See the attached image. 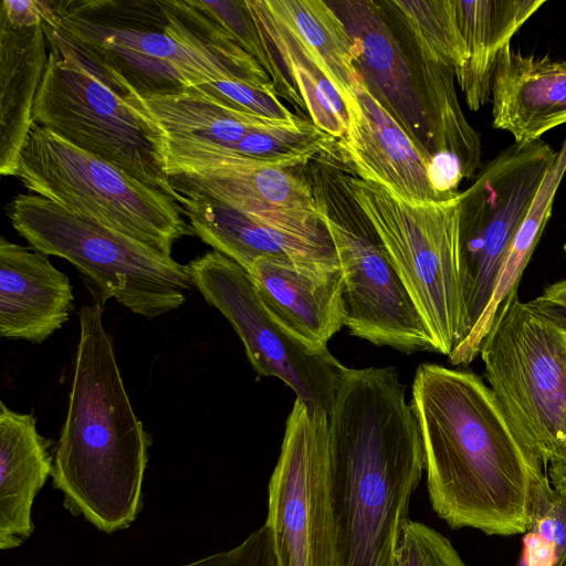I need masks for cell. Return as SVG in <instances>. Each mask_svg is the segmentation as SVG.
<instances>
[{"instance_id":"cell-1","label":"cell","mask_w":566,"mask_h":566,"mask_svg":"<svg viewBox=\"0 0 566 566\" xmlns=\"http://www.w3.org/2000/svg\"><path fill=\"white\" fill-rule=\"evenodd\" d=\"M328 446L337 566H394L424 470L419 424L394 367L346 369Z\"/></svg>"},{"instance_id":"cell-2","label":"cell","mask_w":566,"mask_h":566,"mask_svg":"<svg viewBox=\"0 0 566 566\" xmlns=\"http://www.w3.org/2000/svg\"><path fill=\"white\" fill-rule=\"evenodd\" d=\"M411 407L431 506L452 528L525 533L544 467L521 443L491 388L471 370L421 364Z\"/></svg>"},{"instance_id":"cell-3","label":"cell","mask_w":566,"mask_h":566,"mask_svg":"<svg viewBox=\"0 0 566 566\" xmlns=\"http://www.w3.org/2000/svg\"><path fill=\"white\" fill-rule=\"evenodd\" d=\"M45 34L124 81L140 98L270 75L195 0L41 1Z\"/></svg>"},{"instance_id":"cell-4","label":"cell","mask_w":566,"mask_h":566,"mask_svg":"<svg viewBox=\"0 0 566 566\" xmlns=\"http://www.w3.org/2000/svg\"><path fill=\"white\" fill-rule=\"evenodd\" d=\"M102 303L80 311V338L52 479L64 506L113 533L137 517L149 433L137 418L103 324Z\"/></svg>"},{"instance_id":"cell-5","label":"cell","mask_w":566,"mask_h":566,"mask_svg":"<svg viewBox=\"0 0 566 566\" xmlns=\"http://www.w3.org/2000/svg\"><path fill=\"white\" fill-rule=\"evenodd\" d=\"M49 57L32 120L180 205L166 171V134L124 81L46 35Z\"/></svg>"},{"instance_id":"cell-6","label":"cell","mask_w":566,"mask_h":566,"mask_svg":"<svg viewBox=\"0 0 566 566\" xmlns=\"http://www.w3.org/2000/svg\"><path fill=\"white\" fill-rule=\"evenodd\" d=\"M345 180L376 230L436 353L449 356L471 331L460 242V193L444 201H415L353 172L345 175Z\"/></svg>"},{"instance_id":"cell-7","label":"cell","mask_w":566,"mask_h":566,"mask_svg":"<svg viewBox=\"0 0 566 566\" xmlns=\"http://www.w3.org/2000/svg\"><path fill=\"white\" fill-rule=\"evenodd\" d=\"M8 217L32 249L72 263L103 302L115 298L148 319L179 308L193 287L187 265L171 255L41 196L17 195Z\"/></svg>"},{"instance_id":"cell-8","label":"cell","mask_w":566,"mask_h":566,"mask_svg":"<svg viewBox=\"0 0 566 566\" xmlns=\"http://www.w3.org/2000/svg\"><path fill=\"white\" fill-rule=\"evenodd\" d=\"M34 195L165 254L192 234L180 203L32 123L14 176Z\"/></svg>"},{"instance_id":"cell-9","label":"cell","mask_w":566,"mask_h":566,"mask_svg":"<svg viewBox=\"0 0 566 566\" xmlns=\"http://www.w3.org/2000/svg\"><path fill=\"white\" fill-rule=\"evenodd\" d=\"M480 356L513 431L545 468L566 442V331L516 292L500 306Z\"/></svg>"},{"instance_id":"cell-10","label":"cell","mask_w":566,"mask_h":566,"mask_svg":"<svg viewBox=\"0 0 566 566\" xmlns=\"http://www.w3.org/2000/svg\"><path fill=\"white\" fill-rule=\"evenodd\" d=\"M313 161L308 180L333 240L344 283L345 326L353 336L405 354L436 352L429 332L373 224L352 197L345 175Z\"/></svg>"},{"instance_id":"cell-11","label":"cell","mask_w":566,"mask_h":566,"mask_svg":"<svg viewBox=\"0 0 566 566\" xmlns=\"http://www.w3.org/2000/svg\"><path fill=\"white\" fill-rule=\"evenodd\" d=\"M191 283L242 340L253 369L291 387L308 409H332L345 367L327 348L314 347L283 326L264 305L250 273L218 251L187 264Z\"/></svg>"},{"instance_id":"cell-12","label":"cell","mask_w":566,"mask_h":566,"mask_svg":"<svg viewBox=\"0 0 566 566\" xmlns=\"http://www.w3.org/2000/svg\"><path fill=\"white\" fill-rule=\"evenodd\" d=\"M265 525L277 566H337L328 416L297 398L269 483Z\"/></svg>"},{"instance_id":"cell-13","label":"cell","mask_w":566,"mask_h":566,"mask_svg":"<svg viewBox=\"0 0 566 566\" xmlns=\"http://www.w3.org/2000/svg\"><path fill=\"white\" fill-rule=\"evenodd\" d=\"M557 155L558 150L542 139L514 143L460 192V242L471 331L492 297L511 243Z\"/></svg>"},{"instance_id":"cell-14","label":"cell","mask_w":566,"mask_h":566,"mask_svg":"<svg viewBox=\"0 0 566 566\" xmlns=\"http://www.w3.org/2000/svg\"><path fill=\"white\" fill-rule=\"evenodd\" d=\"M295 169L166 136V171L180 196H205L263 222L328 234L308 178Z\"/></svg>"},{"instance_id":"cell-15","label":"cell","mask_w":566,"mask_h":566,"mask_svg":"<svg viewBox=\"0 0 566 566\" xmlns=\"http://www.w3.org/2000/svg\"><path fill=\"white\" fill-rule=\"evenodd\" d=\"M342 98L347 128L336 150L346 167L403 199L442 201L429 180L430 158L370 93L359 72Z\"/></svg>"},{"instance_id":"cell-16","label":"cell","mask_w":566,"mask_h":566,"mask_svg":"<svg viewBox=\"0 0 566 566\" xmlns=\"http://www.w3.org/2000/svg\"><path fill=\"white\" fill-rule=\"evenodd\" d=\"M356 48V69L377 101L430 159L429 120L402 44L385 19L380 2L328 1Z\"/></svg>"},{"instance_id":"cell-17","label":"cell","mask_w":566,"mask_h":566,"mask_svg":"<svg viewBox=\"0 0 566 566\" xmlns=\"http://www.w3.org/2000/svg\"><path fill=\"white\" fill-rule=\"evenodd\" d=\"M40 0L0 7V172L14 176L49 52Z\"/></svg>"},{"instance_id":"cell-18","label":"cell","mask_w":566,"mask_h":566,"mask_svg":"<svg viewBox=\"0 0 566 566\" xmlns=\"http://www.w3.org/2000/svg\"><path fill=\"white\" fill-rule=\"evenodd\" d=\"M192 234L247 271L261 258L339 268L331 234L263 222L205 196L184 197Z\"/></svg>"},{"instance_id":"cell-19","label":"cell","mask_w":566,"mask_h":566,"mask_svg":"<svg viewBox=\"0 0 566 566\" xmlns=\"http://www.w3.org/2000/svg\"><path fill=\"white\" fill-rule=\"evenodd\" d=\"M248 272L271 314L307 344L327 348L328 340L345 326L340 266L261 258Z\"/></svg>"},{"instance_id":"cell-20","label":"cell","mask_w":566,"mask_h":566,"mask_svg":"<svg viewBox=\"0 0 566 566\" xmlns=\"http://www.w3.org/2000/svg\"><path fill=\"white\" fill-rule=\"evenodd\" d=\"M69 277L46 254L0 240V335L41 344L69 321Z\"/></svg>"},{"instance_id":"cell-21","label":"cell","mask_w":566,"mask_h":566,"mask_svg":"<svg viewBox=\"0 0 566 566\" xmlns=\"http://www.w3.org/2000/svg\"><path fill=\"white\" fill-rule=\"evenodd\" d=\"M492 125L530 143L566 124V61L504 48L491 86Z\"/></svg>"},{"instance_id":"cell-22","label":"cell","mask_w":566,"mask_h":566,"mask_svg":"<svg viewBox=\"0 0 566 566\" xmlns=\"http://www.w3.org/2000/svg\"><path fill=\"white\" fill-rule=\"evenodd\" d=\"M51 441L36 429L32 413L0 401V548H15L33 531L31 507L52 474Z\"/></svg>"},{"instance_id":"cell-23","label":"cell","mask_w":566,"mask_h":566,"mask_svg":"<svg viewBox=\"0 0 566 566\" xmlns=\"http://www.w3.org/2000/svg\"><path fill=\"white\" fill-rule=\"evenodd\" d=\"M465 45V62L455 76L465 103L479 111L491 99L494 69L501 51L545 0H454Z\"/></svg>"},{"instance_id":"cell-24","label":"cell","mask_w":566,"mask_h":566,"mask_svg":"<svg viewBox=\"0 0 566 566\" xmlns=\"http://www.w3.org/2000/svg\"><path fill=\"white\" fill-rule=\"evenodd\" d=\"M245 2L273 64L303 101L311 120L336 140L342 138L347 128L345 105L322 64L271 11L265 0Z\"/></svg>"},{"instance_id":"cell-25","label":"cell","mask_w":566,"mask_h":566,"mask_svg":"<svg viewBox=\"0 0 566 566\" xmlns=\"http://www.w3.org/2000/svg\"><path fill=\"white\" fill-rule=\"evenodd\" d=\"M406 48L427 112L433 155L455 157L465 178L475 177L481 168V142L460 106L454 70L419 54L407 44Z\"/></svg>"},{"instance_id":"cell-26","label":"cell","mask_w":566,"mask_h":566,"mask_svg":"<svg viewBox=\"0 0 566 566\" xmlns=\"http://www.w3.org/2000/svg\"><path fill=\"white\" fill-rule=\"evenodd\" d=\"M144 102L167 137L230 150L251 130L292 122L239 112L216 102L193 86L179 94Z\"/></svg>"},{"instance_id":"cell-27","label":"cell","mask_w":566,"mask_h":566,"mask_svg":"<svg viewBox=\"0 0 566 566\" xmlns=\"http://www.w3.org/2000/svg\"><path fill=\"white\" fill-rule=\"evenodd\" d=\"M566 172V137L546 175L524 221L515 234L496 279L492 297L467 338L448 356L453 366H467L480 354L502 303L516 293L527 265L551 216L554 198Z\"/></svg>"},{"instance_id":"cell-28","label":"cell","mask_w":566,"mask_h":566,"mask_svg":"<svg viewBox=\"0 0 566 566\" xmlns=\"http://www.w3.org/2000/svg\"><path fill=\"white\" fill-rule=\"evenodd\" d=\"M271 11L315 55L343 96L358 76L356 48L345 23L321 0H265Z\"/></svg>"},{"instance_id":"cell-29","label":"cell","mask_w":566,"mask_h":566,"mask_svg":"<svg viewBox=\"0 0 566 566\" xmlns=\"http://www.w3.org/2000/svg\"><path fill=\"white\" fill-rule=\"evenodd\" d=\"M380 4L408 46L458 75L465 62V45L454 0H388Z\"/></svg>"},{"instance_id":"cell-30","label":"cell","mask_w":566,"mask_h":566,"mask_svg":"<svg viewBox=\"0 0 566 566\" xmlns=\"http://www.w3.org/2000/svg\"><path fill=\"white\" fill-rule=\"evenodd\" d=\"M335 147V138L312 120L297 117L292 122L251 130L232 151L285 168H297Z\"/></svg>"},{"instance_id":"cell-31","label":"cell","mask_w":566,"mask_h":566,"mask_svg":"<svg viewBox=\"0 0 566 566\" xmlns=\"http://www.w3.org/2000/svg\"><path fill=\"white\" fill-rule=\"evenodd\" d=\"M523 566H566V496L545 473L532 484Z\"/></svg>"},{"instance_id":"cell-32","label":"cell","mask_w":566,"mask_h":566,"mask_svg":"<svg viewBox=\"0 0 566 566\" xmlns=\"http://www.w3.org/2000/svg\"><path fill=\"white\" fill-rule=\"evenodd\" d=\"M195 1L200 9L211 17L265 70L271 76L279 96L289 99L295 107L305 109L304 103L290 85L286 77L273 64L262 43L260 32L245 0Z\"/></svg>"},{"instance_id":"cell-33","label":"cell","mask_w":566,"mask_h":566,"mask_svg":"<svg viewBox=\"0 0 566 566\" xmlns=\"http://www.w3.org/2000/svg\"><path fill=\"white\" fill-rule=\"evenodd\" d=\"M193 87L216 102L242 113L280 120L297 117L281 103L273 83L258 84L226 78Z\"/></svg>"},{"instance_id":"cell-34","label":"cell","mask_w":566,"mask_h":566,"mask_svg":"<svg viewBox=\"0 0 566 566\" xmlns=\"http://www.w3.org/2000/svg\"><path fill=\"white\" fill-rule=\"evenodd\" d=\"M394 566H467L450 541L432 527L408 520L402 527Z\"/></svg>"},{"instance_id":"cell-35","label":"cell","mask_w":566,"mask_h":566,"mask_svg":"<svg viewBox=\"0 0 566 566\" xmlns=\"http://www.w3.org/2000/svg\"><path fill=\"white\" fill-rule=\"evenodd\" d=\"M182 566H277L272 537L264 524L238 546Z\"/></svg>"},{"instance_id":"cell-36","label":"cell","mask_w":566,"mask_h":566,"mask_svg":"<svg viewBox=\"0 0 566 566\" xmlns=\"http://www.w3.org/2000/svg\"><path fill=\"white\" fill-rule=\"evenodd\" d=\"M533 302L566 331V279L547 285Z\"/></svg>"},{"instance_id":"cell-37","label":"cell","mask_w":566,"mask_h":566,"mask_svg":"<svg viewBox=\"0 0 566 566\" xmlns=\"http://www.w3.org/2000/svg\"><path fill=\"white\" fill-rule=\"evenodd\" d=\"M548 464L552 486L566 496V442L563 443Z\"/></svg>"},{"instance_id":"cell-38","label":"cell","mask_w":566,"mask_h":566,"mask_svg":"<svg viewBox=\"0 0 566 566\" xmlns=\"http://www.w3.org/2000/svg\"><path fill=\"white\" fill-rule=\"evenodd\" d=\"M564 251H565V254H566V241H565V244H564Z\"/></svg>"}]
</instances>
